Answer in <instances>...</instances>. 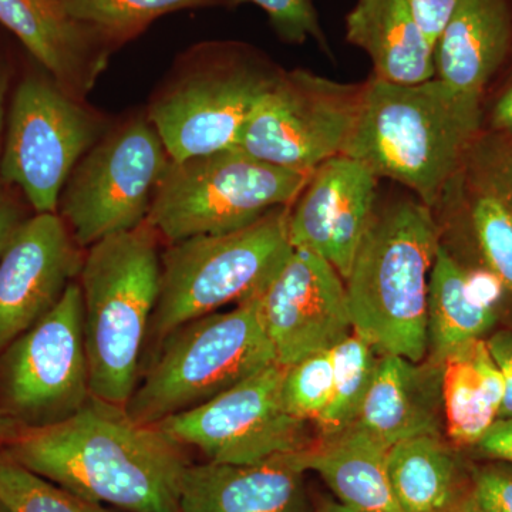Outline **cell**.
I'll return each mask as SVG.
<instances>
[{
    "label": "cell",
    "mask_w": 512,
    "mask_h": 512,
    "mask_svg": "<svg viewBox=\"0 0 512 512\" xmlns=\"http://www.w3.org/2000/svg\"><path fill=\"white\" fill-rule=\"evenodd\" d=\"M2 450L37 476L121 512H178L191 464L157 424L137 423L96 397L63 423L23 430Z\"/></svg>",
    "instance_id": "cell-1"
},
{
    "label": "cell",
    "mask_w": 512,
    "mask_h": 512,
    "mask_svg": "<svg viewBox=\"0 0 512 512\" xmlns=\"http://www.w3.org/2000/svg\"><path fill=\"white\" fill-rule=\"evenodd\" d=\"M484 100L433 77L417 84L365 83L345 156L437 207L483 133Z\"/></svg>",
    "instance_id": "cell-2"
},
{
    "label": "cell",
    "mask_w": 512,
    "mask_h": 512,
    "mask_svg": "<svg viewBox=\"0 0 512 512\" xmlns=\"http://www.w3.org/2000/svg\"><path fill=\"white\" fill-rule=\"evenodd\" d=\"M440 244L436 215L416 197L376 208L345 284L353 330L380 355L426 359L429 281Z\"/></svg>",
    "instance_id": "cell-3"
},
{
    "label": "cell",
    "mask_w": 512,
    "mask_h": 512,
    "mask_svg": "<svg viewBox=\"0 0 512 512\" xmlns=\"http://www.w3.org/2000/svg\"><path fill=\"white\" fill-rule=\"evenodd\" d=\"M161 238L148 222L84 252V345L93 397L126 406L161 288Z\"/></svg>",
    "instance_id": "cell-4"
},
{
    "label": "cell",
    "mask_w": 512,
    "mask_h": 512,
    "mask_svg": "<svg viewBox=\"0 0 512 512\" xmlns=\"http://www.w3.org/2000/svg\"><path fill=\"white\" fill-rule=\"evenodd\" d=\"M282 72L248 43H197L175 60L151 97L147 119L173 161L229 150Z\"/></svg>",
    "instance_id": "cell-5"
},
{
    "label": "cell",
    "mask_w": 512,
    "mask_h": 512,
    "mask_svg": "<svg viewBox=\"0 0 512 512\" xmlns=\"http://www.w3.org/2000/svg\"><path fill=\"white\" fill-rule=\"evenodd\" d=\"M276 362L255 299L195 318L157 346L124 409L134 421L158 424L227 392Z\"/></svg>",
    "instance_id": "cell-6"
},
{
    "label": "cell",
    "mask_w": 512,
    "mask_h": 512,
    "mask_svg": "<svg viewBox=\"0 0 512 512\" xmlns=\"http://www.w3.org/2000/svg\"><path fill=\"white\" fill-rule=\"evenodd\" d=\"M291 205L275 208L247 227L197 235L161 252V288L148 339L157 346L175 328L256 298L292 252Z\"/></svg>",
    "instance_id": "cell-7"
},
{
    "label": "cell",
    "mask_w": 512,
    "mask_h": 512,
    "mask_svg": "<svg viewBox=\"0 0 512 512\" xmlns=\"http://www.w3.org/2000/svg\"><path fill=\"white\" fill-rule=\"evenodd\" d=\"M311 174L265 163L238 148L171 160L146 221L167 244L237 231L292 205Z\"/></svg>",
    "instance_id": "cell-8"
},
{
    "label": "cell",
    "mask_w": 512,
    "mask_h": 512,
    "mask_svg": "<svg viewBox=\"0 0 512 512\" xmlns=\"http://www.w3.org/2000/svg\"><path fill=\"white\" fill-rule=\"evenodd\" d=\"M171 158L146 114L109 128L67 178L59 215L80 248L146 222Z\"/></svg>",
    "instance_id": "cell-9"
},
{
    "label": "cell",
    "mask_w": 512,
    "mask_h": 512,
    "mask_svg": "<svg viewBox=\"0 0 512 512\" xmlns=\"http://www.w3.org/2000/svg\"><path fill=\"white\" fill-rule=\"evenodd\" d=\"M6 124L0 175L22 190L36 214L57 212L67 178L109 130L47 72L20 82Z\"/></svg>",
    "instance_id": "cell-10"
},
{
    "label": "cell",
    "mask_w": 512,
    "mask_h": 512,
    "mask_svg": "<svg viewBox=\"0 0 512 512\" xmlns=\"http://www.w3.org/2000/svg\"><path fill=\"white\" fill-rule=\"evenodd\" d=\"M79 282L0 353V407L23 430L63 423L92 399Z\"/></svg>",
    "instance_id": "cell-11"
},
{
    "label": "cell",
    "mask_w": 512,
    "mask_h": 512,
    "mask_svg": "<svg viewBox=\"0 0 512 512\" xmlns=\"http://www.w3.org/2000/svg\"><path fill=\"white\" fill-rule=\"evenodd\" d=\"M365 83H340L305 69L285 70L252 111L237 146L265 163L313 173L345 153Z\"/></svg>",
    "instance_id": "cell-12"
},
{
    "label": "cell",
    "mask_w": 512,
    "mask_h": 512,
    "mask_svg": "<svg viewBox=\"0 0 512 512\" xmlns=\"http://www.w3.org/2000/svg\"><path fill=\"white\" fill-rule=\"evenodd\" d=\"M286 366L264 367L210 402L168 417L157 426L180 446L207 461L232 466L261 463L315 444L311 424L289 413L284 399Z\"/></svg>",
    "instance_id": "cell-13"
},
{
    "label": "cell",
    "mask_w": 512,
    "mask_h": 512,
    "mask_svg": "<svg viewBox=\"0 0 512 512\" xmlns=\"http://www.w3.org/2000/svg\"><path fill=\"white\" fill-rule=\"evenodd\" d=\"M254 299L282 366L332 349L353 330L345 281L323 256L306 249L293 248Z\"/></svg>",
    "instance_id": "cell-14"
},
{
    "label": "cell",
    "mask_w": 512,
    "mask_h": 512,
    "mask_svg": "<svg viewBox=\"0 0 512 512\" xmlns=\"http://www.w3.org/2000/svg\"><path fill=\"white\" fill-rule=\"evenodd\" d=\"M84 252L57 212L23 221L0 259V353L55 308Z\"/></svg>",
    "instance_id": "cell-15"
},
{
    "label": "cell",
    "mask_w": 512,
    "mask_h": 512,
    "mask_svg": "<svg viewBox=\"0 0 512 512\" xmlns=\"http://www.w3.org/2000/svg\"><path fill=\"white\" fill-rule=\"evenodd\" d=\"M379 180L367 165L345 154L320 164L291 205L292 248L323 256L346 281L376 212Z\"/></svg>",
    "instance_id": "cell-16"
},
{
    "label": "cell",
    "mask_w": 512,
    "mask_h": 512,
    "mask_svg": "<svg viewBox=\"0 0 512 512\" xmlns=\"http://www.w3.org/2000/svg\"><path fill=\"white\" fill-rule=\"evenodd\" d=\"M0 25L79 100H86L121 47L106 30L73 18L60 0H0Z\"/></svg>",
    "instance_id": "cell-17"
},
{
    "label": "cell",
    "mask_w": 512,
    "mask_h": 512,
    "mask_svg": "<svg viewBox=\"0 0 512 512\" xmlns=\"http://www.w3.org/2000/svg\"><path fill=\"white\" fill-rule=\"evenodd\" d=\"M302 453L278 454L249 466L191 463L178 512H313Z\"/></svg>",
    "instance_id": "cell-18"
},
{
    "label": "cell",
    "mask_w": 512,
    "mask_h": 512,
    "mask_svg": "<svg viewBox=\"0 0 512 512\" xmlns=\"http://www.w3.org/2000/svg\"><path fill=\"white\" fill-rule=\"evenodd\" d=\"M443 365L380 355L357 426L387 447L420 436H444Z\"/></svg>",
    "instance_id": "cell-19"
},
{
    "label": "cell",
    "mask_w": 512,
    "mask_h": 512,
    "mask_svg": "<svg viewBox=\"0 0 512 512\" xmlns=\"http://www.w3.org/2000/svg\"><path fill=\"white\" fill-rule=\"evenodd\" d=\"M512 50V0H458L434 45L437 79L483 99Z\"/></svg>",
    "instance_id": "cell-20"
},
{
    "label": "cell",
    "mask_w": 512,
    "mask_h": 512,
    "mask_svg": "<svg viewBox=\"0 0 512 512\" xmlns=\"http://www.w3.org/2000/svg\"><path fill=\"white\" fill-rule=\"evenodd\" d=\"M345 26L346 40L369 56L375 79L417 84L436 77L434 46L407 0H357Z\"/></svg>",
    "instance_id": "cell-21"
},
{
    "label": "cell",
    "mask_w": 512,
    "mask_h": 512,
    "mask_svg": "<svg viewBox=\"0 0 512 512\" xmlns=\"http://www.w3.org/2000/svg\"><path fill=\"white\" fill-rule=\"evenodd\" d=\"M389 447L352 424L335 436L318 437L303 450L306 470L318 473L339 503L357 512H404L387 468Z\"/></svg>",
    "instance_id": "cell-22"
},
{
    "label": "cell",
    "mask_w": 512,
    "mask_h": 512,
    "mask_svg": "<svg viewBox=\"0 0 512 512\" xmlns=\"http://www.w3.org/2000/svg\"><path fill=\"white\" fill-rule=\"evenodd\" d=\"M444 434L454 447H474L498 420L504 379L483 339L454 350L443 362Z\"/></svg>",
    "instance_id": "cell-23"
},
{
    "label": "cell",
    "mask_w": 512,
    "mask_h": 512,
    "mask_svg": "<svg viewBox=\"0 0 512 512\" xmlns=\"http://www.w3.org/2000/svg\"><path fill=\"white\" fill-rule=\"evenodd\" d=\"M387 468L404 512H441L471 493V466L446 436H420L393 444Z\"/></svg>",
    "instance_id": "cell-24"
},
{
    "label": "cell",
    "mask_w": 512,
    "mask_h": 512,
    "mask_svg": "<svg viewBox=\"0 0 512 512\" xmlns=\"http://www.w3.org/2000/svg\"><path fill=\"white\" fill-rule=\"evenodd\" d=\"M495 322V309L484 308L471 296L466 269L440 244L431 268L427 298L429 359L443 365L450 353L481 339Z\"/></svg>",
    "instance_id": "cell-25"
},
{
    "label": "cell",
    "mask_w": 512,
    "mask_h": 512,
    "mask_svg": "<svg viewBox=\"0 0 512 512\" xmlns=\"http://www.w3.org/2000/svg\"><path fill=\"white\" fill-rule=\"evenodd\" d=\"M440 202L453 205L467 215L485 269L493 272L504 288L512 292L511 202L471 180L463 171L444 192Z\"/></svg>",
    "instance_id": "cell-26"
},
{
    "label": "cell",
    "mask_w": 512,
    "mask_h": 512,
    "mask_svg": "<svg viewBox=\"0 0 512 512\" xmlns=\"http://www.w3.org/2000/svg\"><path fill=\"white\" fill-rule=\"evenodd\" d=\"M333 393L318 423V437H330L356 423L360 407L375 377L380 353L362 335L352 330L332 348Z\"/></svg>",
    "instance_id": "cell-27"
},
{
    "label": "cell",
    "mask_w": 512,
    "mask_h": 512,
    "mask_svg": "<svg viewBox=\"0 0 512 512\" xmlns=\"http://www.w3.org/2000/svg\"><path fill=\"white\" fill-rule=\"evenodd\" d=\"M73 18L106 30L120 46L146 32L168 13L187 9L228 8L239 0H60Z\"/></svg>",
    "instance_id": "cell-28"
},
{
    "label": "cell",
    "mask_w": 512,
    "mask_h": 512,
    "mask_svg": "<svg viewBox=\"0 0 512 512\" xmlns=\"http://www.w3.org/2000/svg\"><path fill=\"white\" fill-rule=\"evenodd\" d=\"M0 498L13 512H121L84 500L8 457L0 468Z\"/></svg>",
    "instance_id": "cell-29"
},
{
    "label": "cell",
    "mask_w": 512,
    "mask_h": 512,
    "mask_svg": "<svg viewBox=\"0 0 512 512\" xmlns=\"http://www.w3.org/2000/svg\"><path fill=\"white\" fill-rule=\"evenodd\" d=\"M333 375L332 349L286 367L284 399L289 413L306 423H318L332 399Z\"/></svg>",
    "instance_id": "cell-30"
},
{
    "label": "cell",
    "mask_w": 512,
    "mask_h": 512,
    "mask_svg": "<svg viewBox=\"0 0 512 512\" xmlns=\"http://www.w3.org/2000/svg\"><path fill=\"white\" fill-rule=\"evenodd\" d=\"M463 173L512 204V133H483L468 153Z\"/></svg>",
    "instance_id": "cell-31"
},
{
    "label": "cell",
    "mask_w": 512,
    "mask_h": 512,
    "mask_svg": "<svg viewBox=\"0 0 512 512\" xmlns=\"http://www.w3.org/2000/svg\"><path fill=\"white\" fill-rule=\"evenodd\" d=\"M247 2L264 10L282 42L303 45L313 40L323 52H330L313 0H239V5Z\"/></svg>",
    "instance_id": "cell-32"
},
{
    "label": "cell",
    "mask_w": 512,
    "mask_h": 512,
    "mask_svg": "<svg viewBox=\"0 0 512 512\" xmlns=\"http://www.w3.org/2000/svg\"><path fill=\"white\" fill-rule=\"evenodd\" d=\"M471 487L483 512H512V464L471 466Z\"/></svg>",
    "instance_id": "cell-33"
},
{
    "label": "cell",
    "mask_w": 512,
    "mask_h": 512,
    "mask_svg": "<svg viewBox=\"0 0 512 512\" xmlns=\"http://www.w3.org/2000/svg\"><path fill=\"white\" fill-rule=\"evenodd\" d=\"M498 76H503V79L493 93L484 97L483 131L512 133V50Z\"/></svg>",
    "instance_id": "cell-34"
},
{
    "label": "cell",
    "mask_w": 512,
    "mask_h": 512,
    "mask_svg": "<svg viewBox=\"0 0 512 512\" xmlns=\"http://www.w3.org/2000/svg\"><path fill=\"white\" fill-rule=\"evenodd\" d=\"M421 30L431 45H436L458 0H407Z\"/></svg>",
    "instance_id": "cell-35"
},
{
    "label": "cell",
    "mask_w": 512,
    "mask_h": 512,
    "mask_svg": "<svg viewBox=\"0 0 512 512\" xmlns=\"http://www.w3.org/2000/svg\"><path fill=\"white\" fill-rule=\"evenodd\" d=\"M485 342L504 379L505 396L498 419H507L512 417V330L494 333Z\"/></svg>",
    "instance_id": "cell-36"
},
{
    "label": "cell",
    "mask_w": 512,
    "mask_h": 512,
    "mask_svg": "<svg viewBox=\"0 0 512 512\" xmlns=\"http://www.w3.org/2000/svg\"><path fill=\"white\" fill-rule=\"evenodd\" d=\"M474 447L488 460L512 464V417L495 421Z\"/></svg>",
    "instance_id": "cell-37"
},
{
    "label": "cell",
    "mask_w": 512,
    "mask_h": 512,
    "mask_svg": "<svg viewBox=\"0 0 512 512\" xmlns=\"http://www.w3.org/2000/svg\"><path fill=\"white\" fill-rule=\"evenodd\" d=\"M25 220V212L22 207L0 192V259L5 254L13 235Z\"/></svg>",
    "instance_id": "cell-38"
},
{
    "label": "cell",
    "mask_w": 512,
    "mask_h": 512,
    "mask_svg": "<svg viewBox=\"0 0 512 512\" xmlns=\"http://www.w3.org/2000/svg\"><path fill=\"white\" fill-rule=\"evenodd\" d=\"M22 431V427L0 407V448L15 440Z\"/></svg>",
    "instance_id": "cell-39"
},
{
    "label": "cell",
    "mask_w": 512,
    "mask_h": 512,
    "mask_svg": "<svg viewBox=\"0 0 512 512\" xmlns=\"http://www.w3.org/2000/svg\"><path fill=\"white\" fill-rule=\"evenodd\" d=\"M6 92H8V67H6L5 59L0 53V140H2L3 128H5Z\"/></svg>",
    "instance_id": "cell-40"
},
{
    "label": "cell",
    "mask_w": 512,
    "mask_h": 512,
    "mask_svg": "<svg viewBox=\"0 0 512 512\" xmlns=\"http://www.w3.org/2000/svg\"><path fill=\"white\" fill-rule=\"evenodd\" d=\"M441 512H483L474 498L473 490Z\"/></svg>",
    "instance_id": "cell-41"
},
{
    "label": "cell",
    "mask_w": 512,
    "mask_h": 512,
    "mask_svg": "<svg viewBox=\"0 0 512 512\" xmlns=\"http://www.w3.org/2000/svg\"><path fill=\"white\" fill-rule=\"evenodd\" d=\"M313 512H357L352 510V508L346 507L339 501L333 500H323L320 501L318 505H316L315 510Z\"/></svg>",
    "instance_id": "cell-42"
},
{
    "label": "cell",
    "mask_w": 512,
    "mask_h": 512,
    "mask_svg": "<svg viewBox=\"0 0 512 512\" xmlns=\"http://www.w3.org/2000/svg\"><path fill=\"white\" fill-rule=\"evenodd\" d=\"M0 512H13L12 508H10L9 505L2 500V498H0Z\"/></svg>",
    "instance_id": "cell-43"
},
{
    "label": "cell",
    "mask_w": 512,
    "mask_h": 512,
    "mask_svg": "<svg viewBox=\"0 0 512 512\" xmlns=\"http://www.w3.org/2000/svg\"><path fill=\"white\" fill-rule=\"evenodd\" d=\"M6 461L5 453H3L2 448H0V468H2L3 463Z\"/></svg>",
    "instance_id": "cell-44"
},
{
    "label": "cell",
    "mask_w": 512,
    "mask_h": 512,
    "mask_svg": "<svg viewBox=\"0 0 512 512\" xmlns=\"http://www.w3.org/2000/svg\"><path fill=\"white\" fill-rule=\"evenodd\" d=\"M2 140H0V160H2ZM2 185H3V181H2V175H0V192H2Z\"/></svg>",
    "instance_id": "cell-45"
}]
</instances>
